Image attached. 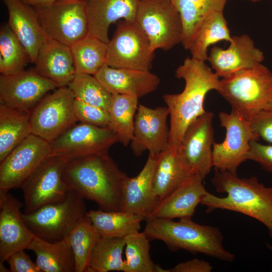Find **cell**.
<instances>
[{
  "label": "cell",
  "mask_w": 272,
  "mask_h": 272,
  "mask_svg": "<svg viewBox=\"0 0 272 272\" xmlns=\"http://www.w3.org/2000/svg\"><path fill=\"white\" fill-rule=\"evenodd\" d=\"M175 73L177 78L184 80V88L180 93L165 94L163 98L170 116L168 145L176 152L188 127L206 112V95L211 90H218L220 80L205 61L192 57H186Z\"/></svg>",
  "instance_id": "cell-1"
},
{
  "label": "cell",
  "mask_w": 272,
  "mask_h": 272,
  "mask_svg": "<svg viewBox=\"0 0 272 272\" xmlns=\"http://www.w3.org/2000/svg\"><path fill=\"white\" fill-rule=\"evenodd\" d=\"M127 177L108 154L70 161L62 172L69 189L106 211L121 210L122 190Z\"/></svg>",
  "instance_id": "cell-2"
},
{
  "label": "cell",
  "mask_w": 272,
  "mask_h": 272,
  "mask_svg": "<svg viewBox=\"0 0 272 272\" xmlns=\"http://www.w3.org/2000/svg\"><path fill=\"white\" fill-rule=\"evenodd\" d=\"M211 181L217 192L227 195L220 197L208 192L200 202L206 207L207 213L221 209L248 216L262 223L272 238V187L260 183L255 176L241 178L218 169Z\"/></svg>",
  "instance_id": "cell-3"
},
{
  "label": "cell",
  "mask_w": 272,
  "mask_h": 272,
  "mask_svg": "<svg viewBox=\"0 0 272 272\" xmlns=\"http://www.w3.org/2000/svg\"><path fill=\"white\" fill-rule=\"evenodd\" d=\"M145 221L143 232L150 241L160 240L171 251L183 249L227 262H232L235 258L234 254L224 247L223 235L216 227L199 224L191 218L174 221L149 217Z\"/></svg>",
  "instance_id": "cell-4"
},
{
  "label": "cell",
  "mask_w": 272,
  "mask_h": 272,
  "mask_svg": "<svg viewBox=\"0 0 272 272\" xmlns=\"http://www.w3.org/2000/svg\"><path fill=\"white\" fill-rule=\"evenodd\" d=\"M232 109L250 121L272 109V73L262 63L223 78L217 91Z\"/></svg>",
  "instance_id": "cell-5"
},
{
  "label": "cell",
  "mask_w": 272,
  "mask_h": 272,
  "mask_svg": "<svg viewBox=\"0 0 272 272\" xmlns=\"http://www.w3.org/2000/svg\"><path fill=\"white\" fill-rule=\"evenodd\" d=\"M84 199L70 189L63 201L42 206L30 213H22V217L36 237L48 242H57L66 237L85 215Z\"/></svg>",
  "instance_id": "cell-6"
},
{
  "label": "cell",
  "mask_w": 272,
  "mask_h": 272,
  "mask_svg": "<svg viewBox=\"0 0 272 272\" xmlns=\"http://www.w3.org/2000/svg\"><path fill=\"white\" fill-rule=\"evenodd\" d=\"M34 8L47 38L70 47L88 35L86 0H60Z\"/></svg>",
  "instance_id": "cell-7"
},
{
  "label": "cell",
  "mask_w": 272,
  "mask_h": 272,
  "mask_svg": "<svg viewBox=\"0 0 272 272\" xmlns=\"http://www.w3.org/2000/svg\"><path fill=\"white\" fill-rule=\"evenodd\" d=\"M135 21L154 51L157 49L167 51L181 43V18L170 0H139Z\"/></svg>",
  "instance_id": "cell-8"
},
{
  "label": "cell",
  "mask_w": 272,
  "mask_h": 272,
  "mask_svg": "<svg viewBox=\"0 0 272 272\" xmlns=\"http://www.w3.org/2000/svg\"><path fill=\"white\" fill-rule=\"evenodd\" d=\"M154 57L148 37L136 21L118 22L107 43L108 66L150 71Z\"/></svg>",
  "instance_id": "cell-9"
},
{
  "label": "cell",
  "mask_w": 272,
  "mask_h": 272,
  "mask_svg": "<svg viewBox=\"0 0 272 272\" xmlns=\"http://www.w3.org/2000/svg\"><path fill=\"white\" fill-rule=\"evenodd\" d=\"M75 99L68 87L44 96L30 112L32 134L50 143L75 125Z\"/></svg>",
  "instance_id": "cell-10"
},
{
  "label": "cell",
  "mask_w": 272,
  "mask_h": 272,
  "mask_svg": "<svg viewBox=\"0 0 272 272\" xmlns=\"http://www.w3.org/2000/svg\"><path fill=\"white\" fill-rule=\"evenodd\" d=\"M219 118L226 134L223 142L213 144L214 167L237 175L238 167L247 160L250 142L260 138L252 130L250 121L234 109L230 113L220 112Z\"/></svg>",
  "instance_id": "cell-11"
},
{
  "label": "cell",
  "mask_w": 272,
  "mask_h": 272,
  "mask_svg": "<svg viewBox=\"0 0 272 272\" xmlns=\"http://www.w3.org/2000/svg\"><path fill=\"white\" fill-rule=\"evenodd\" d=\"M52 155L50 144L31 134L0 162V197L23 183Z\"/></svg>",
  "instance_id": "cell-12"
},
{
  "label": "cell",
  "mask_w": 272,
  "mask_h": 272,
  "mask_svg": "<svg viewBox=\"0 0 272 272\" xmlns=\"http://www.w3.org/2000/svg\"><path fill=\"white\" fill-rule=\"evenodd\" d=\"M67 162L61 157L52 155L23 183L21 188L24 213L65 199L70 189L63 180L62 172Z\"/></svg>",
  "instance_id": "cell-13"
},
{
  "label": "cell",
  "mask_w": 272,
  "mask_h": 272,
  "mask_svg": "<svg viewBox=\"0 0 272 272\" xmlns=\"http://www.w3.org/2000/svg\"><path fill=\"white\" fill-rule=\"evenodd\" d=\"M117 134L108 127L76 124L50 143L52 155L67 162L94 155L108 154L118 142Z\"/></svg>",
  "instance_id": "cell-14"
},
{
  "label": "cell",
  "mask_w": 272,
  "mask_h": 272,
  "mask_svg": "<svg viewBox=\"0 0 272 272\" xmlns=\"http://www.w3.org/2000/svg\"><path fill=\"white\" fill-rule=\"evenodd\" d=\"M57 86L34 70L0 76V103L31 111L49 91Z\"/></svg>",
  "instance_id": "cell-15"
},
{
  "label": "cell",
  "mask_w": 272,
  "mask_h": 272,
  "mask_svg": "<svg viewBox=\"0 0 272 272\" xmlns=\"http://www.w3.org/2000/svg\"><path fill=\"white\" fill-rule=\"evenodd\" d=\"M214 114L206 111L186 130L179 151L194 173L204 179L214 167Z\"/></svg>",
  "instance_id": "cell-16"
},
{
  "label": "cell",
  "mask_w": 272,
  "mask_h": 272,
  "mask_svg": "<svg viewBox=\"0 0 272 272\" xmlns=\"http://www.w3.org/2000/svg\"><path fill=\"white\" fill-rule=\"evenodd\" d=\"M168 116L167 107L151 108L139 105L134 118L133 137L130 143L135 156L141 155L146 150L149 153L160 154L168 146Z\"/></svg>",
  "instance_id": "cell-17"
},
{
  "label": "cell",
  "mask_w": 272,
  "mask_h": 272,
  "mask_svg": "<svg viewBox=\"0 0 272 272\" xmlns=\"http://www.w3.org/2000/svg\"><path fill=\"white\" fill-rule=\"evenodd\" d=\"M23 205L9 192L0 197V264L13 253L27 249L36 237L22 218Z\"/></svg>",
  "instance_id": "cell-18"
},
{
  "label": "cell",
  "mask_w": 272,
  "mask_h": 272,
  "mask_svg": "<svg viewBox=\"0 0 272 272\" xmlns=\"http://www.w3.org/2000/svg\"><path fill=\"white\" fill-rule=\"evenodd\" d=\"M229 43L227 49L213 47L208 56V60L219 78L261 63L264 59L263 52L247 34L232 36Z\"/></svg>",
  "instance_id": "cell-19"
},
{
  "label": "cell",
  "mask_w": 272,
  "mask_h": 272,
  "mask_svg": "<svg viewBox=\"0 0 272 272\" xmlns=\"http://www.w3.org/2000/svg\"><path fill=\"white\" fill-rule=\"evenodd\" d=\"M203 179L193 173L180 185L159 201L148 217L173 220L191 218L208 192Z\"/></svg>",
  "instance_id": "cell-20"
},
{
  "label": "cell",
  "mask_w": 272,
  "mask_h": 272,
  "mask_svg": "<svg viewBox=\"0 0 272 272\" xmlns=\"http://www.w3.org/2000/svg\"><path fill=\"white\" fill-rule=\"evenodd\" d=\"M160 154L149 153L144 167L135 177H127L122 190L121 211L142 216L145 220L157 203L153 188V177Z\"/></svg>",
  "instance_id": "cell-21"
},
{
  "label": "cell",
  "mask_w": 272,
  "mask_h": 272,
  "mask_svg": "<svg viewBox=\"0 0 272 272\" xmlns=\"http://www.w3.org/2000/svg\"><path fill=\"white\" fill-rule=\"evenodd\" d=\"M94 77L112 95L123 94L138 98L156 90L160 78L148 71L114 68L105 64Z\"/></svg>",
  "instance_id": "cell-22"
},
{
  "label": "cell",
  "mask_w": 272,
  "mask_h": 272,
  "mask_svg": "<svg viewBox=\"0 0 272 272\" xmlns=\"http://www.w3.org/2000/svg\"><path fill=\"white\" fill-rule=\"evenodd\" d=\"M88 35L108 43L110 25L118 20L135 21L139 0H86Z\"/></svg>",
  "instance_id": "cell-23"
},
{
  "label": "cell",
  "mask_w": 272,
  "mask_h": 272,
  "mask_svg": "<svg viewBox=\"0 0 272 272\" xmlns=\"http://www.w3.org/2000/svg\"><path fill=\"white\" fill-rule=\"evenodd\" d=\"M9 15L8 25L28 51L35 63L45 36L34 7L22 0H2Z\"/></svg>",
  "instance_id": "cell-24"
},
{
  "label": "cell",
  "mask_w": 272,
  "mask_h": 272,
  "mask_svg": "<svg viewBox=\"0 0 272 272\" xmlns=\"http://www.w3.org/2000/svg\"><path fill=\"white\" fill-rule=\"evenodd\" d=\"M35 71L58 87H67L76 73L70 46L46 38L35 62Z\"/></svg>",
  "instance_id": "cell-25"
},
{
  "label": "cell",
  "mask_w": 272,
  "mask_h": 272,
  "mask_svg": "<svg viewBox=\"0 0 272 272\" xmlns=\"http://www.w3.org/2000/svg\"><path fill=\"white\" fill-rule=\"evenodd\" d=\"M193 173L180 152L173 151L168 145L160 153L153 177V192L157 201Z\"/></svg>",
  "instance_id": "cell-26"
},
{
  "label": "cell",
  "mask_w": 272,
  "mask_h": 272,
  "mask_svg": "<svg viewBox=\"0 0 272 272\" xmlns=\"http://www.w3.org/2000/svg\"><path fill=\"white\" fill-rule=\"evenodd\" d=\"M27 249L34 252L41 272H76V262L67 235L51 242L35 237Z\"/></svg>",
  "instance_id": "cell-27"
},
{
  "label": "cell",
  "mask_w": 272,
  "mask_h": 272,
  "mask_svg": "<svg viewBox=\"0 0 272 272\" xmlns=\"http://www.w3.org/2000/svg\"><path fill=\"white\" fill-rule=\"evenodd\" d=\"M30 112L0 103V162L32 133Z\"/></svg>",
  "instance_id": "cell-28"
},
{
  "label": "cell",
  "mask_w": 272,
  "mask_h": 272,
  "mask_svg": "<svg viewBox=\"0 0 272 272\" xmlns=\"http://www.w3.org/2000/svg\"><path fill=\"white\" fill-rule=\"evenodd\" d=\"M87 216L102 237L124 238L140 231L142 216L124 211L90 210Z\"/></svg>",
  "instance_id": "cell-29"
},
{
  "label": "cell",
  "mask_w": 272,
  "mask_h": 272,
  "mask_svg": "<svg viewBox=\"0 0 272 272\" xmlns=\"http://www.w3.org/2000/svg\"><path fill=\"white\" fill-rule=\"evenodd\" d=\"M138 99L133 96L112 95L108 111L110 115L108 127L117 134L118 141L125 147L130 143L133 137Z\"/></svg>",
  "instance_id": "cell-30"
},
{
  "label": "cell",
  "mask_w": 272,
  "mask_h": 272,
  "mask_svg": "<svg viewBox=\"0 0 272 272\" xmlns=\"http://www.w3.org/2000/svg\"><path fill=\"white\" fill-rule=\"evenodd\" d=\"M231 39L223 11L215 12L203 21L188 50L192 58L206 61L210 46L223 40L229 42Z\"/></svg>",
  "instance_id": "cell-31"
},
{
  "label": "cell",
  "mask_w": 272,
  "mask_h": 272,
  "mask_svg": "<svg viewBox=\"0 0 272 272\" xmlns=\"http://www.w3.org/2000/svg\"><path fill=\"white\" fill-rule=\"evenodd\" d=\"M76 73L94 76L105 64L107 43L89 36L71 46Z\"/></svg>",
  "instance_id": "cell-32"
},
{
  "label": "cell",
  "mask_w": 272,
  "mask_h": 272,
  "mask_svg": "<svg viewBox=\"0 0 272 272\" xmlns=\"http://www.w3.org/2000/svg\"><path fill=\"white\" fill-rule=\"evenodd\" d=\"M76 262V272H89V262L94 248L102 236L86 215L69 234Z\"/></svg>",
  "instance_id": "cell-33"
},
{
  "label": "cell",
  "mask_w": 272,
  "mask_h": 272,
  "mask_svg": "<svg viewBox=\"0 0 272 272\" xmlns=\"http://www.w3.org/2000/svg\"><path fill=\"white\" fill-rule=\"evenodd\" d=\"M124 238L102 237L92 252L89 272L123 271Z\"/></svg>",
  "instance_id": "cell-34"
},
{
  "label": "cell",
  "mask_w": 272,
  "mask_h": 272,
  "mask_svg": "<svg viewBox=\"0 0 272 272\" xmlns=\"http://www.w3.org/2000/svg\"><path fill=\"white\" fill-rule=\"evenodd\" d=\"M31 62L29 53L7 24L0 30V72L9 75L21 72Z\"/></svg>",
  "instance_id": "cell-35"
},
{
  "label": "cell",
  "mask_w": 272,
  "mask_h": 272,
  "mask_svg": "<svg viewBox=\"0 0 272 272\" xmlns=\"http://www.w3.org/2000/svg\"><path fill=\"white\" fill-rule=\"evenodd\" d=\"M125 259L123 272H169L155 264L150 254V240L144 232L124 237Z\"/></svg>",
  "instance_id": "cell-36"
},
{
  "label": "cell",
  "mask_w": 272,
  "mask_h": 272,
  "mask_svg": "<svg viewBox=\"0 0 272 272\" xmlns=\"http://www.w3.org/2000/svg\"><path fill=\"white\" fill-rule=\"evenodd\" d=\"M67 87L76 99L108 111L112 94L94 76L75 73Z\"/></svg>",
  "instance_id": "cell-37"
},
{
  "label": "cell",
  "mask_w": 272,
  "mask_h": 272,
  "mask_svg": "<svg viewBox=\"0 0 272 272\" xmlns=\"http://www.w3.org/2000/svg\"><path fill=\"white\" fill-rule=\"evenodd\" d=\"M170 1L183 20L191 23H199L215 12L223 11L229 0Z\"/></svg>",
  "instance_id": "cell-38"
},
{
  "label": "cell",
  "mask_w": 272,
  "mask_h": 272,
  "mask_svg": "<svg viewBox=\"0 0 272 272\" xmlns=\"http://www.w3.org/2000/svg\"><path fill=\"white\" fill-rule=\"evenodd\" d=\"M74 110L78 121L91 125L108 127L110 115L108 111L75 99Z\"/></svg>",
  "instance_id": "cell-39"
},
{
  "label": "cell",
  "mask_w": 272,
  "mask_h": 272,
  "mask_svg": "<svg viewBox=\"0 0 272 272\" xmlns=\"http://www.w3.org/2000/svg\"><path fill=\"white\" fill-rule=\"evenodd\" d=\"M246 159L258 163L262 169L272 173V145H263L258 141H251Z\"/></svg>",
  "instance_id": "cell-40"
},
{
  "label": "cell",
  "mask_w": 272,
  "mask_h": 272,
  "mask_svg": "<svg viewBox=\"0 0 272 272\" xmlns=\"http://www.w3.org/2000/svg\"><path fill=\"white\" fill-rule=\"evenodd\" d=\"M250 123L252 130L260 139L272 144V109L259 113Z\"/></svg>",
  "instance_id": "cell-41"
},
{
  "label": "cell",
  "mask_w": 272,
  "mask_h": 272,
  "mask_svg": "<svg viewBox=\"0 0 272 272\" xmlns=\"http://www.w3.org/2000/svg\"><path fill=\"white\" fill-rule=\"evenodd\" d=\"M11 272H41L36 262H34L25 250L18 251L7 259Z\"/></svg>",
  "instance_id": "cell-42"
},
{
  "label": "cell",
  "mask_w": 272,
  "mask_h": 272,
  "mask_svg": "<svg viewBox=\"0 0 272 272\" xmlns=\"http://www.w3.org/2000/svg\"><path fill=\"white\" fill-rule=\"evenodd\" d=\"M213 266L208 261L194 258L180 262L169 269V272H211Z\"/></svg>",
  "instance_id": "cell-43"
},
{
  "label": "cell",
  "mask_w": 272,
  "mask_h": 272,
  "mask_svg": "<svg viewBox=\"0 0 272 272\" xmlns=\"http://www.w3.org/2000/svg\"><path fill=\"white\" fill-rule=\"evenodd\" d=\"M60 0H22L24 3L34 8L49 6Z\"/></svg>",
  "instance_id": "cell-44"
},
{
  "label": "cell",
  "mask_w": 272,
  "mask_h": 272,
  "mask_svg": "<svg viewBox=\"0 0 272 272\" xmlns=\"http://www.w3.org/2000/svg\"><path fill=\"white\" fill-rule=\"evenodd\" d=\"M248 1H250L251 2H253V3H256V2H260L262 0H248Z\"/></svg>",
  "instance_id": "cell-45"
},
{
  "label": "cell",
  "mask_w": 272,
  "mask_h": 272,
  "mask_svg": "<svg viewBox=\"0 0 272 272\" xmlns=\"http://www.w3.org/2000/svg\"><path fill=\"white\" fill-rule=\"evenodd\" d=\"M267 246L272 251V246L269 244H267Z\"/></svg>",
  "instance_id": "cell-46"
},
{
  "label": "cell",
  "mask_w": 272,
  "mask_h": 272,
  "mask_svg": "<svg viewBox=\"0 0 272 272\" xmlns=\"http://www.w3.org/2000/svg\"></svg>",
  "instance_id": "cell-47"
}]
</instances>
